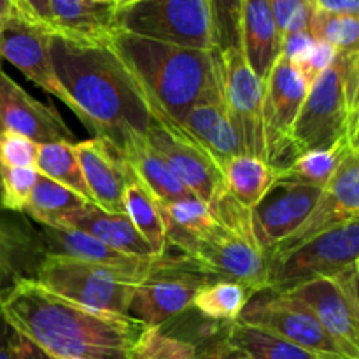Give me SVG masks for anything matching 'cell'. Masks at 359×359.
<instances>
[{"label":"cell","instance_id":"6da1fadb","mask_svg":"<svg viewBox=\"0 0 359 359\" xmlns=\"http://www.w3.org/2000/svg\"><path fill=\"white\" fill-rule=\"evenodd\" d=\"M49 55L72 112L95 137L121 151L146 135L149 104L111 46L51 34Z\"/></svg>","mask_w":359,"mask_h":359},{"label":"cell","instance_id":"7a4b0ae2","mask_svg":"<svg viewBox=\"0 0 359 359\" xmlns=\"http://www.w3.org/2000/svg\"><path fill=\"white\" fill-rule=\"evenodd\" d=\"M0 316L56 359H128L142 323L67 302L34 279H16L0 291Z\"/></svg>","mask_w":359,"mask_h":359},{"label":"cell","instance_id":"3957f363","mask_svg":"<svg viewBox=\"0 0 359 359\" xmlns=\"http://www.w3.org/2000/svg\"><path fill=\"white\" fill-rule=\"evenodd\" d=\"M146 97L151 111L175 125L189 109L223 98L217 49L182 48L116 30L107 42Z\"/></svg>","mask_w":359,"mask_h":359},{"label":"cell","instance_id":"277c9868","mask_svg":"<svg viewBox=\"0 0 359 359\" xmlns=\"http://www.w3.org/2000/svg\"><path fill=\"white\" fill-rule=\"evenodd\" d=\"M144 273L93 265L69 256L44 255L34 280L49 293L81 307L128 316L133 291Z\"/></svg>","mask_w":359,"mask_h":359},{"label":"cell","instance_id":"5b68a950","mask_svg":"<svg viewBox=\"0 0 359 359\" xmlns=\"http://www.w3.org/2000/svg\"><path fill=\"white\" fill-rule=\"evenodd\" d=\"M114 23L137 37L202 51L217 49L207 0H137L116 9Z\"/></svg>","mask_w":359,"mask_h":359},{"label":"cell","instance_id":"8992f818","mask_svg":"<svg viewBox=\"0 0 359 359\" xmlns=\"http://www.w3.org/2000/svg\"><path fill=\"white\" fill-rule=\"evenodd\" d=\"M217 280L186 255L158 256L135 286L128 316L146 328H161L191 307L196 293Z\"/></svg>","mask_w":359,"mask_h":359},{"label":"cell","instance_id":"52a82bcc","mask_svg":"<svg viewBox=\"0 0 359 359\" xmlns=\"http://www.w3.org/2000/svg\"><path fill=\"white\" fill-rule=\"evenodd\" d=\"M359 219L325 231L280 255H266L265 291L284 293L298 284L332 277L358 263Z\"/></svg>","mask_w":359,"mask_h":359},{"label":"cell","instance_id":"ba28073f","mask_svg":"<svg viewBox=\"0 0 359 359\" xmlns=\"http://www.w3.org/2000/svg\"><path fill=\"white\" fill-rule=\"evenodd\" d=\"M354 51H339L337 58L309 88L293 130L294 158L311 149L330 147L346 137L347 109L344 70Z\"/></svg>","mask_w":359,"mask_h":359},{"label":"cell","instance_id":"9c48e42d","mask_svg":"<svg viewBox=\"0 0 359 359\" xmlns=\"http://www.w3.org/2000/svg\"><path fill=\"white\" fill-rule=\"evenodd\" d=\"M307 91V84L293 63L279 56L263 83L262 107L265 161L277 172L294 160L293 130Z\"/></svg>","mask_w":359,"mask_h":359},{"label":"cell","instance_id":"30bf717a","mask_svg":"<svg viewBox=\"0 0 359 359\" xmlns=\"http://www.w3.org/2000/svg\"><path fill=\"white\" fill-rule=\"evenodd\" d=\"M146 142L163 158L175 177L198 200L212 205L223 193V170L205 149L165 116L151 111Z\"/></svg>","mask_w":359,"mask_h":359},{"label":"cell","instance_id":"8fae6325","mask_svg":"<svg viewBox=\"0 0 359 359\" xmlns=\"http://www.w3.org/2000/svg\"><path fill=\"white\" fill-rule=\"evenodd\" d=\"M186 256L200 263L217 280L241 284L251 294L265 291L266 255L256 245L252 235L217 221Z\"/></svg>","mask_w":359,"mask_h":359},{"label":"cell","instance_id":"7c38bea8","mask_svg":"<svg viewBox=\"0 0 359 359\" xmlns=\"http://www.w3.org/2000/svg\"><path fill=\"white\" fill-rule=\"evenodd\" d=\"M223 104L231 126L249 156L265 160L263 139V81L252 74L241 48L217 51Z\"/></svg>","mask_w":359,"mask_h":359},{"label":"cell","instance_id":"4fadbf2b","mask_svg":"<svg viewBox=\"0 0 359 359\" xmlns=\"http://www.w3.org/2000/svg\"><path fill=\"white\" fill-rule=\"evenodd\" d=\"M237 321L266 330L318 356L346 358L311 311L284 293L252 294Z\"/></svg>","mask_w":359,"mask_h":359},{"label":"cell","instance_id":"5bb4252c","mask_svg":"<svg viewBox=\"0 0 359 359\" xmlns=\"http://www.w3.org/2000/svg\"><path fill=\"white\" fill-rule=\"evenodd\" d=\"M53 32L41 21L16 7L0 23V58L13 63L20 72L51 97L60 98L72 111V102L60 84L49 55Z\"/></svg>","mask_w":359,"mask_h":359},{"label":"cell","instance_id":"9a60e30c","mask_svg":"<svg viewBox=\"0 0 359 359\" xmlns=\"http://www.w3.org/2000/svg\"><path fill=\"white\" fill-rule=\"evenodd\" d=\"M354 219H359V151L351 149L321 191L307 219L266 255L287 252L325 231Z\"/></svg>","mask_w":359,"mask_h":359},{"label":"cell","instance_id":"2e32d148","mask_svg":"<svg viewBox=\"0 0 359 359\" xmlns=\"http://www.w3.org/2000/svg\"><path fill=\"white\" fill-rule=\"evenodd\" d=\"M323 189L277 179L251 209V231L256 245L269 252L290 237L314 209Z\"/></svg>","mask_w":359,"mask_h":359},{"label":"cell","instance_id":"e0dca14e","mask_svg":"<svg viewBox=\"0 0 359 359\" xmlns=\"http://www.w3.org/2000/svg\"><path fill=\"white\" fill-rule=\"evenodd\" d=\"M0 130L20 133L37 144L77 142L55 105L44 104L0 70Z\"/></svg>","mask_w":359,"mask_h":359},{"label":"cell","instance_id":"ac0fdd59","mask_svg":"<svg viewBox=\"0 0 359 359\" xmlns=\"http://www.w3.org/2000/svg\"><path fill=\"white\" fill-rule=\"evenodd\" d=\"M284 294L300 302L318 319L347 359H359V309L330 277L298 284Z\"/></svg>","mask_w":359,"mask_h":359},{"label":"cell","instance_id":"d6986e66","mask_svg":"<svg viewBox=\"0 0 359 359\" xmlns=\"http://www.w3.org/2000/svg\"><path fill=\"white\" fill-rule=\"evenodd\" d=\"M91 203L107 212H123V193L130 170L121 153L100 137L74 144Z\"/></svg>","mask_w":359,"mask_h":359},{"label":"cell","instance_id":"ffe728a7","mask_svg":"<svg viewBox=\"0 0 359 359\" xmlns=\"http://www.w3.org/2000/svg\"><path fill=\"white\" fill-rule=\"evenodd\" d=\"M238 39L249 69L265 83L279 60L283 42L269 0H242Z\"/></svg>","mask_w":359,"mask_h":359},{"label":"cell","instance_id":"44dd1931","mask_svg":"<svg viewBox=\"0 0 359 359\" xmlns=\"http://www.w3.org/2000/svg\"><path fill=\"white\" fill-rule=\"evenodd\" d=\"M39 237L46 249L44 255L69 256V258L93 263V265L109 266V269L147 272V269L158 258V256L156 258H139V256L125 255L84 231L70 230V228L42 226Z\"/></svg>","mask_w":359,"mask_h":359},{"label":"cell","instance_id":"7402d4cb","mask_svg":"<svg viewBox=\"0 0 359 359\" xmlns=\"http://www.w3.org/2000/svg\"><path fill=\"white\" fill-rule=\"evenodd\" d=\"M121 156L132 177L156 200L160 205L196 198L168 168L163 158L146 142V135L132 139L121 151Z\"/></svg>","mask_w":359,"mask_h":359},{"label":"cell","instance_id":"603a6c76","mask_svg":"<svg viewBox=\"0 0 359 359\" xmlns=\"http://www.w3.org/2000/svg\"><path fill=\"white\" fill-rule=\"evenodd\" d=\"M53 34L84 42L107 44L118 28L114 23V4L93 0H49Z\"/></svg>","mask_w":359,"mask_h":359},{"label":"cell","instance_id":"cb8c5ba5","mask_svg":"<svg viewBox=\"0 0 359 359\" xmlns=\"http://www.w3.org/2000/svg\"><path fill=\"white\" fill-rule=\"evenodd\" d=\"M179 126L209 153L221 170L228 160L244 154L241 140L226 114L223 98L203 102L189 109Z\"/></svg>","mask_w":359,"mask_h":359},{"label":"cell","instance_id":"d4e9b609","mask_svg":"<svg viewBox=\"0 0 359 359\" xmlns=\"http://www.w3.org/2000/svg\"><path fill=\"white\" fill-rule=\"evenodd\" d=\"M60 228L84 231L125 255L139 256V258L158 256L153 248L144 241L142 235L135 230L126 214L107 212L95 203H88L86 207L74 212L60 224Z\"/></svg>","mask_w":359,"mask_h":359},{"label":"cell","instance_id":"484cf974","mask_svg":"<svg viewBox=\"0 0 359 359\" xmlns=\"http://www.w3.org/2000/svg\"><path fill=\"white\" fill-rule=\"evenodd\" d=\"M160 210L165 224L167 249L174 245L181 255H189L195 242L217 223L209 203L198 198L160 205Z\"/></svg>","mask_w":359,"mask_h":359},{"label":"cell","instance_id":"4316f807","mask_svg":"<svg viewBox=\"0 0 359 359\" xmlns=\"http://www.w3.org/2000/svg\"><path fill=\"white\" fill-rule=\"evenodd\" d=\"M223 179L228 195L251 210L277 181V170L262 158L238 154L223 165Z\"/></svg>","mask_w":359,"mask_h":359},{"label":"cell","instance_id":"83f0119b","mask_svg":"<svg viewBox=\"0 0 359 359\" xmlns=\"http://www.w3.org/2000/svg\"><path fill=\"white\" fill-rule=\"evenodd\" d=\"M88 203L91 202L81 198L79 195L67 189L65 186L39 174V179L32 189L30 198H28L23 212L28 214L37 223H41L42 226L60 228V224L67 217L86 207Z\"/></svg>","mask_w":359,"mask_h":359},{"label":"cell","instance_id":"f1b7e54d","mask_svg":"<svg viewBox=\"0 0 359 359\" xmlns=\"http://www.w3.org/2000/svg\"><path fill=\"white\" fill-rule=\"evenodd\" d=\"M230 346L241 351L249 359H318L323 356L305 351L263 328L233 321L228 325L226 337Z\"/></svg>","mask_w":359,"mask_h":359},{"label":"cell","instance_id":"f546056e","mask_svg":"<svg viewBox=\"0 0 359 359\" xmlns=\"http://www.w3.org/2000/svg\"><path fill=\"white\" fill-rule=\"evenodd\" d=\"M351 149L359 151L351 146L349 140L344 137L330 147L305 151V153L298 154L284 170L277 172V179H286V181L302 182V184L325 189V186L335 175L337 168L340 167Z\"/></svg>","mask_w":359,"mask_h":359},{"label":"cell","instance_id":"4dcf8cb0","mask_svg":"<svg viewBox=\"0 0 359 359\" xmlns=\"http://www.w3.org/2000/svg\"><path fill=\"white\" fill-rule=\"evenodd\" d=\"M123 212L158 256L167 252V238H165V224L160 205L132 177V174L123 193Z\"/></svg>","mask_w":359,"mask_h":359},{"label":"cell","instance_id":"1f68e13d","mask_svg":"<svg viewBox=\"0 0 359 359\" xmlns=\"http://www.w3.org/2000/svg\"><path fill=\"white\" fill-rule=\"evenodd\" d=\"M74 144L76 142L39 144V158L35 168L41 175L65 186L81 198L91 202Z\"/></svg>","mask_w":359,"mask_h":359},{"label":"cell","instance_id":"d6a6232c","mask_svg":"<svg viewBox=\"0 0 359 359\" xmlns=\"http://www.w3.org/2000/svg\"><path fill=\"white\" fill-rule=\"evenodd\" d=\"M252 294L244 286L228 280H214L196 293L193 307L212 321H226L228 325L241 318Z\"/></svg>","mask_w":359,"mask_h":359},{"label":"cell","instance_id":"836d02e7","mask_svg":"<svg viewBox=\"0 0 359 359\" xmlns=\"http://www.w3.org/2000/svg\"><path fill=\"white\" fill-rule=\"evenodd\" d=\"M309 32L316 41L333 46L337 51H359V20L358 16L332 14L316 9L309 23Z\"/></svg>","mask_w":359,"mask_h":359},{"label":"cell","instance_id":"e575fe53","mask_svg":"<svg viewBox=\"0 0 359 359\" xmlns=\"http://www.w3.org/2000/svg\"><path fill=\"white\" fill-rule=\"evenodd\" d=\"M193 344L167 335L161 328H146L130 349L128 359H196Z\"/></svg>","mask_w":359,"mask_h":359},{"label":"cell","instance_id":"d590c367","mask_svg":"<svg viewBox=\"0 0 359 359\" xmlns=\"http://www.w3.org/2000/svg\"><path fill=\"white\" fill-rule=\"evenodd\" d=\"M37 179V168L0 167V202L4 209L23 212Z\"/></svg>","mask_w":359,"mask_h":359},{"label":"cell","instance_id":"8d00e7d4","mask_svg":"<svg viewBox=\"0 0 359 359\" xmlns=\"http://www.w3.org/2000/svg\"><path fill=\"white\" fill-rule=\"evenodd\" d=\"M212 16L214 39L217 51L241 48L238 25H241L242 0H207Z\"/></svg>","mask_w":359,"mask_h":359},{"label":"cell","instance_id":"74e56055","mask_svg":"<svg viewBox=\"0 0 359 359\" xmlns=\"http://www.w3.org/2000/svg\"><path fill=\"white\" fill-rule=\"evenodd\" d=\"M280 37L293 32L309 30L316 11L314 0H269Z\"/></svg>","mask_w":359,"mask_h":359},{"label":"cell","instance_id":"f35d334b","mask_svg":"<svg viewBox=\"0 0 359 359\" xmlns=\"http://www.w3.org/2000/svg\"><path fill=\"white\" fill-rule=\"evenodd\" d=\"M39 144L20 133L0 130V167L35 168Z\"/></svg>","mask_w":359,"mask_h":359},{"label":"cell","instance_id":"ab89813d","mask_svg":"<svg viewBox=\"0 0 359 359\" xmlns=\"http://www.w3.org/2000/svg\"><path fill=\"white\" fill-rule=\"evenodd\" d=\"M337 53L339 51H337L333 46L326 44V42L323 41H316L311 53H309L300 63L294 65V69L298 70V74H300L302 79L305 81L307 88H311L312 84L319 79V76L335 62Z\"/></svg>","mask_w":359,"mask_h":359},{"label":"cell","instance_id":"60d3db41","mask_svg":"<svg viewBox=\"0 0 359 359\" xmlns=\"http://www.w3.org/2000/svg\"><path fill=\"white\" fill-rule=\"evenodd\" d=\"M314 44L316 39L312 37L309 30L293 32V34H287L283 37V42H280V56L286 58L290 63H293V65H297V63H300L311 53Z\"/></svg>","mask_w":359,"mask_h":359},{"label":"cell","instance_id":"b9f144b4","mask_svg":"<svg viewBox=\"0 0 359 359\" xmlns=\"http://www.w3.org/2000/svg\"><path fill=\"white\" fill-rule=\"evenodd\" d=\"M11 354H13V359H56L14 330L11 332Z\"/></svg>","mask_w":359,"mask_h":359},{"label":"cell","instance_id":"7bdbcfd3","mask_svg":"<svg viewBox=\"0 0 359 359\" xmlns=\"http://www.w3.org/2000/svg\"><path fill=\"white\" fill-rule=\"evenodd\" d=\"M16 4L20 9H23L25 13L28 14V16L41 21L42 25H46V27L53 32V18L49 0H16Z\"/></svg>","mask_w":359,"mask_h":359},{"label":"cell","instance_id":"ee69618b","mask_svg":"<svg viewBox=\"0 0 359 359\" xmlns=\"http://www.w3.org/2000/svg\"><path fill=\"white\" fill-rule=\"evenodd\" d=\"M316 9L332 14H347L358 16L359 0H314Z\"/></svg>","mask_w":359,"mask_h":359},{"label":"cell","instance_id":"f6af8a7d","mask_svg":"<svg viewBox=\"0 0 359 359\" xmlns=\"http://www.w3.org/2000/svg\"><path fill=\"white\" fill-rule=\"evenodd\" d=\"M13 266V242L7 231L0 226V283L11 273Z\"/></svg>","mask_w":359,"mask_h":359},{"label":"cell","instance_id":"bcb514c9","mask_svg":"<svg viewBox=\"0 0 359 359\" xmlns=\"http://www.w3.org/2000/svg\"><path fill=\"white\" fill-rule=\"evenodd\" d=\"M196 359H249V358L245 356V354H242L238 349H235L233 346H230L226 340H221L219 344L210 347L207 353L198 354V358Z\"/></svg>","mask_w":359,"mask_h":359},{"label":"cell","instance_id":"7dc6e473","mask_svg":"<svg viewBox=\"0 0 359 359\" xmlns=\"http://www.w3.org/2000/svg\"><path fill=\"white\" fill-rule=\"evenodd\" d=\"M11 332L13 330L9 328V325L0 316V359H13V354H11Z\"/></svg>","mask_w":359,"mask_h":359},{"label":"cell","instance_id":"c3c4849f","mask_svg":"<svg viewBox=\"0 0 359 359\" xmlns=\"http://www.w3.org/2000/svg\"><path fill=\"white\" fill-rule=\"evenodd\" d=\"M14 7H16V0H0V23L13 13Z\"/></svg>","mask_w":359,"mask_h":359},{"label":"cell","instance_id":"681fc988","mask_svg":"<svg viewBox=\"0 0 359 359\" xmlns=\"http://www.w3.org/2000/svg\"><path fill=\"white\" fill-rule=\"evenodd\" d=\"M133 2H137V0H114V6L116 9H119V7H126Z\"/></svg>","mask_w":359,"mask_h":359},{"label":"cell","instance_id":"f907efd6","mask_svg":"<svg viewBox=\"0 0 359 359\" xmlns=\"http://www.w3.org/2000/svg\"><path fill=\"white\" fill-rule=\"evenodd\" d=\"M93 2H100V4H114V0H93Z\"/></svg>","mask_w":359,"mask_h":359},{"label":"cell","instance_id":"816d5d0a","mask_svg":"<svg viewBox=\"0 0 359 359\" xmlns=\"http://www.w3.org/2000/svg\"><path fill=\"white\" fill-rule=\"evenodd\" d=\"M318 359H347V358H326V356H323V358H318Z\"/></svg>","mask_w":359,"mask_h":359},{"label":"cell","instance_id":"f5cc1de1","mask_svg":"<svg viewBox=\"0 0 359 359\" xmlns=\"http://www.w3.org/2000/svg\"><path fill=\"white\" fill-rule=\"evenodd\" d=\"M63 359H83V358H63Z\"/></svg>","mask_w":359,"mask_h":359}]
</instances>
